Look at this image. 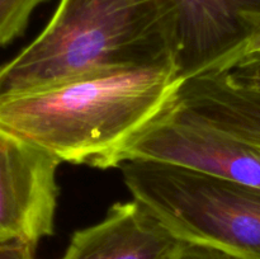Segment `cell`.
<instances>
[{
  "label": "cell",
  "mask_w": 260,
  "mask_h": 259,
  "mask_svg": "<svg viewBox=\"0 0 260 259\" xmlns=\"http://www.w3.org/2000/svg\"><path fill=\"white\" fill-rule=\"evenodd\" d=\"M174 63L111 71L0 98V127L60 163L118 168L174 102Z\"/></svg>",
  "instance_id": "6da1fadb"
},
{
  "label": "cell",
  "mask_w": 260,
  "mask_h": 259,
  "mask_svg": "<svg viewBox=\"0 0 260 259\" xmlns=\"http://www.w3.org/2000/svg\"><path fill=\"white\" fill-rule=\"evenodd\" d=\"M167 63L175 65L164 0H60L42 32L0 65V98Z\"/></svg>",
  "instance_id": "7a4b0ae2"
},
{
  "label": "cell",
  "mask_w": 260,
  "mask_h": 259,
  "mask_svg": "<svg viewBox=\"0 0 260 259\" xmlns=\"http://www.w3.org/2000/svg\"><path fill=\"white\" fill-rule=\"evenodd\" d=\"M118 169L134 200L180 241L260 259V188L151 160Z\"/></svg>",
  "instance_id": "3957f363"
},
{
  "label": "cell",
  "mask_w": 260,
  "mask_h": 259,
  "mask_svg": "<svg viewBox=\"0 0 260 259\" xmlns=\"http://www.w3.org/2000/svg\"><path fill=\"white\" fill-rule=\"evenodd\" d=\"M172 106L129 145L123 161L139 159L165 163L260 188L259 149L189 118Z\"/></svg>",
  "instance_id": "277c9868"
},
{
  "label": "cell",
  "mask_w": 260,
  "mask_h": 259,
  "mask_svg": "<svg viewBox=\"0 0 260 259\" xmlns=\"http://www.w3.org/2000/svg\"><path fill=\"white\" fill-rule=\"evenodd\" d=\"M182 80L226 71L260 25V0H164Z\"/></svg>",
  "instance_id": "5b68a950"
},
{
  "label": "cell",
  "mask_w": 260,
  "mask_h": 259,
  "mask_svg": "<svg viewBox=\"0 0 260 259\" xmlns=\"http://www.w3.org/2000/svg\"><path fill=\"white\" fill-rule=\"evenodd\" d=\"M61 163L0 127V243L53 235Z\"/></svg>",
  "instance_id": "8992f818"
},
{
  "label": "cell",
  "mask_w": 260,
  "mask_h": 259,
  "mask_svg": "<svg viewBox=\"0 0 260 259\" xmlns=\"http://www.w3.org/2000/svg\"><path fill=\"white\" fill-rule=\"evenodd\" d=\"M183 244L132 200L114 203L103 220L76 230L61 259H173Z\"/></svg>",
  "instance_id": "52a82bcc"
},
{
  "label": "cell",
  "mask_w": 260,
  "mask_h": 259,
  "mask_svg": "<svg viewBox=\"0 0 260 259\" xmlns=\"http://www.w3.org/2000/svg\"><path fill=\"white\" fill-rule=\"evenodd\" d=\"M172 107L260 150V94L234 85L226 71L184 80Z\"/></svg>",
  "instance_id": "ba28073f"
},
{
  "label": "cell",
  "mask_w": 260,
  "mask_h": 259,
  "mask_svg": "<svg viewBox=\"0 0 260 259\" xmlns=\"http://www.w3.org/2000/svg\"><path fill=\"white\" fill-rule=\"evenodd\" d=\"M46 0H0V47L23 35L30 15Z\"/></svg>",
  "instance_id": "9c48e42d"
},
{
  "label": "cell",
  "mask_w": 260,
  "mask_h": 259,
  "mask_svg": "<svg viewBox=\"0 0 260 259\" xmlns=\"http://www.w3.org/2000/svg\"><path fill=\"white\" fill-rule=\"evenodd\" d=\"M226 74L234 85L260 94V53L240 58Z\"/></svg>",
  "instance_id": "30bf717a"
},
{
  "label": "cell",
  "mask_w": 260,
  "mask_h": 259,
  "mask_svg": "<svg viewBox=\"0 0 260 259\" xmlns=\"http://www.w3.org/2000/svg\"><path fill=\"white\" fill-rule=\"evenodd\" d=\"M175 259H238L233 255L217 250V249L207 248V246L193 245V244H183L182 249L177 254Z\"/></svg>",
  "instance_id": "8fae6325"
},
{
  "label": "cell",
  "mask_w": 260,
  "mask_h": 259,
  "mask_svg": "<svg viewBox=\"0 0 260 259\" xmlns=\"http://www.w3.org/2000/svg\"><path fill=\"white\" fill-rule=\"evenodd\" d=\"M36 248L24 241H8L0 243V259H37Z\"/></svg>",
  "instance_id": "7c38bea8"
},
{
  "label": "cell",
  "mask_w": 260,
  "mask_h": 259,
  "mask_svg": "<svg viewBox=\"0 0 260 259\" xmlns=\"http://www.w3.org/2000/svg\"><path fill=\"white\" fill-rule=\"evenodd\" d=\"M254 53H260V25L258 27V29L254 32V35L251 36L250 40L248 41L245 48L243 50V53H241L240 58L245 57V56H249V55H254ZM240 58H239V60H240ZM238 61H236V62H238Z\"/></svg>",
  "instance_id": "4fadbf2b"
},
{
  "label": "cell",
  "mask_w": 260,
  "mask_h": 259,
  "mask_svg": "<svg viewBox=\"0 0 260 259\" xmlns=\"http://www.w3.org/2000/svg\"><path fill=\"white\" fill-rule=\"evenodd\" d=\"M175 256H177V255H175ZM175 256H174V258H173V259H175Z\"/></svg>",
  "instance_id": "5bb4252c"
}]
</instances>
